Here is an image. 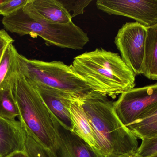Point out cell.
<instances>
[{"mask_svg":"<svg viewBox=\"0 0 157 157\" xmlns=\"http://www.w3.org/2000/svg\"><path fill=\"white\" fill-rule=\"evenodd\" d=\"M30 84L37 90L44 103L59 121L73 131L74 125L69 109L71 100L78 97L47 86Z\"/></svg>","mask_w":157,"mask_h":157,"instance_id":"obj_9","label":"cell"},{"mask_svg":"<svg viewBox=\"0 0 157 157\" xmlns=\"http://www.w3.org/2000/svg\"><path fill=\"white\" fill-rule=\"evenodd\" d=\"M31 5L42 19L59 24L73 22L71 14L60 0H31Z\"/></svg>","mask_w":157,"mask_h":157,"instance_id":"obj_12","label":"cell"},{"mask_svg":"<svg viewBox=\"0 0 157 157\" xmlns=\"http://www.w3.org/2000/svg\"><path fill=\"white\" fill-rule=\"evenodd\" d=\"M7 157H29L27 153L26 152H18L13 154Z\"/></svg>","mask_w":157,"mask_h":157,"instance_id":"obj_23","label":"cell"},{"mask_svg":"<svg viewBox=\"0 0 157 157\" xmlns=\"http://www.w3.org/2000/svg\"><path fill=\"white\" fill-rule=\"evenodd\" d=\"M67 11L71 14L72 18L79 15L83 14L84 9L92 2V0H81V1H65L60 0Z\"/></svg>","mask_w":157,"mask_h":157,"instance_id":"obj_20","label":"cell"},{"mask_svg":"<svg viewBox=\"0 0 157 157\" xmlns=\"http://www.w3.org/2000/svg\"><path fill=\"white\" fill-rule=\"evenodd\" d=\"M20 112L12 89L0 90V117L10 120L19 118Z\"/></svg>","mask_w":157,"mask_h":157,"instance_id":"obj_17","label":"cell"},{"mask_svg":"<svg viewBox=\"0 0 157 157\" xmlns=\"http://www.w3.org/2000/svg\"><path fill=\"white\" fill-rule=\"evenodd\" d=\"M30 1L23 8L3 18L6 29L20 36H39L48 46L74 50L82 49L89 41L87 34L73 22L59 24L42 19L33 9Z\"/></svg>","mask_w":157,"mask_h":157,"instance_id":"obj_4","label":"cell"},{"mask_svg":"<svg viewBox=\"0 0 157 157\" xmlns=\"http://www.w3.org/2000/svg\"><path fill=\"white\" fill-rule=\"evenodd\" d=\"M16 57L17 71L29 83L47 86L76 97L83 96L92 91L70 66L63 62L30 60L17 51Z\"/></svg>","mask_w":157,"mask_h":157,"instance_id":"obj_5","label":"cell"},{"mask_svg":"<svg viewBox=\"0 0 157 157\" xmlns=\"http://www.w3.org/2000/svg\"><path fill=\"white\" fill-rule=\"evenodd\" d=\"M147 29L142 74L148 79L157 80V24L147 28Z\"/></svg>","mask_w":157,"mask_h":157,"instance_id":"obj_13","label":"cell"},{"mask_svg":"<svg viewBox=\"0 0 157 157\" xmlns=\"http://www.w3.org/2000/svg\"><path fill=\"white\" fill-rule=\"evenodd\" d=\"M96 6L109 14L129 18L147 28L157 24V0H98Z\"/></svg>","mask_w":157,"mask_h":157,"instance_id":"obj_8","label":"cell"},{"mask_svg":"<svg viewBox=\"0 0 157 157\" xmlns=\"http://www.w3.org/2000/svg\"><path fill=\"white\" fill-rule=\"evenodd\" d=\"M136 154L142 157H149L157 154V135L142 139Z\"/></svg>","mask_w":157,"mask_h":157,"instance_id":"obj_19","label":"cell"},{"mask_svg":"<svg viewBox=\"0 0 157 157\" xmlns=\"http://www.w3.org/2000/svg\"><path fill=\"white\" fill-rule=\"evenodd\" d=\"M70 66L92 91L112 99L135 86L136 75L121 57L102 48L78 55Z\"/></svg>","mask_w":157,"mask_h":157,"instance_id":"obj_2","label":"cell"},{"mask_svg":"<svg viewBox=\"0 0 157 157\" xmlns=\"http://www.w3.org/2000/svg\"><path fill=\"white\" fill-rule=\"evenodd\" d=\"M126 127L136 138L143 139L157 135V111L143 119L136 120Z\"/></svg>","mask_w":157,"mask_h":157,"instance_id":"obj_16","label":"cell"},{"mask_svg":"<svg viewBox=\"0 0 157 157\" xmlns=\"http://www.w3.org/2000/svg\"><path fill=\"white\" fill-rule=\"evenodd\" d=\"M59 136L64 140L73 157H98L93 149L74 132L65 128L57 119Z\"/></svg>","mask_w":157,"mask_h":157,"instance_id":"obj_14","label":"cell"},{"mask_svg":"<svg viewBox=\"0 0 157 157\" xmlns=\"http://www.w3.org/2000/svg\"><path fill=\"white\" fill-rule=\"evenodd\" d=\"M78 98L72 99L69 107L74 125L73 132L85 141L97 154V144L94 132Z\"/></svg>","mask_w":157,"mask_h":157,"instance_id":"obj_11","label":"cell"},{"mask_svg":"<svg viewBox=\"0 0 157 157\" xmlns=\"http://www.w3.org/2000/svg\"><path fill=\"white\" fill-rule=\"evenodd\" d=\"M14 40L4 30H0V62L3 54L7 47L11 44H13Z\"/></svg>","mask_w":157,"mask_h":157,"instance_id":"obj_21","label":"cell"},{"mask_svg":"<svg viewBox=\"0 0 157 157\" xmlns=\"http://www.w3.org/2000/svg\"><path fill=\"white\" fill-rule=\"evenodd\" d=\"M78 98L94 132L98 157L136 154L137 138L115 114L113 101L93 91Z\"/></svg>","mask_w":157,"mask_h":157,"instance_id":"obj_1","label":"cell"},{"mask_svg":"<svg viewBox=\"0 0 157 157\" xmlns=\"http://www.w3.org/2000/svg\"><path fill=\"white\" fill-rule=\"evenodd\" d=\"M16 49L13 44L5 51L0 62V90L12 89L14 76L17 72Z\"/></svg>","mask_w":157,"mask_h":157,"instance_id":"obj_15","label":"cell"},{"mask_svg":"<svg viewBox=\"0 0 157 157\" xmlns=\"http://www.w3.org/2000/svg\"><path fill=\"white\" fill-rule=\"evenodd\" d=\"M29 0H0V15L4 17L10 15L23 8Z\"/></svg>","mask_w":157,"mask_h":157,"instance_id":"obj_18","label":"cell"},{"mask_svg":"<svg viewBox=\"0 0 157 157\" xmlns=\"http://www.w3.org/2000/svg\"><path fill=\"white\" fill-rule=\"evenodd\" d=\"M26 139L25 130L19 120L0 117V157L26 152Z\"/></svg>","mask_w":157,"mask_h":157,"instance_id":"obj_10","label":"cell"},{"mask_svg":"<svg viewBox=\"0 0 157 157\" xmlns=\"http://www.w3.org/2000/svg\"><path fill=\"white\" fill-rule=\"evenodd\" d=\"M117 157H142L138 155L137 154H133L131 155H127L121 156Z\"/></svg>","mask_w":157,"mask_h":157,"instance_id":"obj_24","label":"cell"},{"mask_svg":"<svg viewBox=\"0 0 157 157\" xmlns=\"http://www.w3.org/2000/svg\"><path fill=\"white\" fill-rule=\"evenodd\" d=\"M113 103L115 114L126 127L157 111V83L132 88L120 95Z\"/></svg>","mask_w":157,"mask_h":157,"instance_id":"obj_6","label":"cell"},{"mask_svg":"<svg viewBox=\"0 0 157 157\" xmlns=\"http://www.w3.org/2000/svg\"><path fill=\"white\" fill-rule=\"evenodd\" d=\"M147 31V27L140 23H127L119 29L114 40L122 59L136 75L143 73Z\"/></svg>","mask_w":157,"mask_h":157,"instance_id":"obj_7","label":"cell"},{"mask_svg":"<svg viewBox=\"0 0 157 157\" xmlns=\"http://www.w3.org/2000/svg\"><path fill=\"white\" fill-rule=\"evenodd\" d=\"M12 92L20 112L19 120L46 150L55 155L59 145L57 118L51 112L37 90L17 71Z\"/></svg>","mask_w":157,"mask_h":157,"instance_id":"obj_3","label":"cell"},{"mask_svg":"<svg viewBox=\"0 0 157 157\" xmlns=\"http://www.w3.org/2000/svg\"><path fill=\"white\" fill-rule=\"evenodd\" d=\"M53 157H73L66 143L60 136L59 148Z\"/></svg>","mask_w":157,"mask_h":157,"instance_id":"obj_22","label":"cell"},{"mask_svg":"<svg viewBox=\"0 0 157 157\" xmlns=\"http://www.w3.org/2000/svg\"><path fill=\"white\" fill-rule=\"evenodd\" d=\"M149 157H157V154H155V155H154L152 156H150Z\"/></svg>","mask_w":157,"mask_h":157,"instance_id":"obj_25","label":"cell"}]
</instances>
